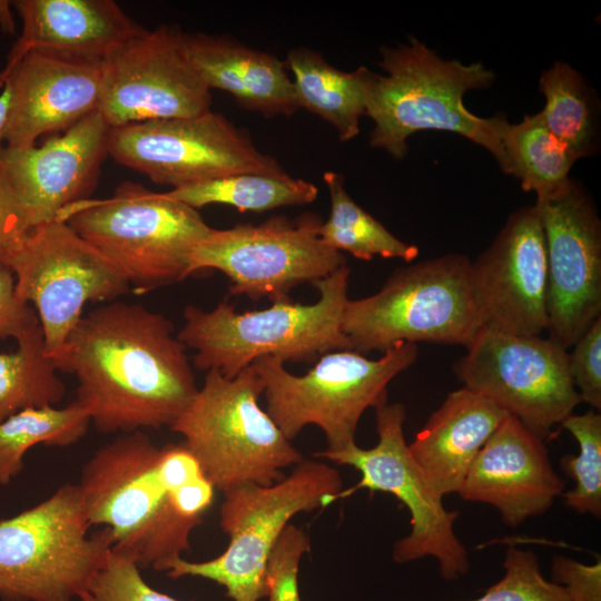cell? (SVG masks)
Returning <instances> with one entry per match:
<instances>
[{
  "label": "cell",
  "instance_id": "cell-1",
  "mask_svg": "<svg viewBox=\"0 0 601 601\" xmlns=\"http://www.w3.org/2000/svg\"><path fill=\"white\" fill-rule=\"evenodd\" d=\"M51 358L77 378L75 401L102 433L171 426L198 391L173 323L137 303L90 311Z\"/></svg>",
  "mask_w": 601,
  "mask_h": 601
},
{
  "label": "cell",
  "instance_id": "cell-4",
  "mask_svg": "<svg viewBox=\"0 0 601 601\" xmlns=\"http://www.w3.org/2000/svg\"><path fill=\"white\" fill-rule=\"evenodd\" d=\"M349 273L344 265L314 283L319 292L314 304L289 298L244 313H237L226 300L211 311L188 305L177 338L195 349L196 368L216 370L228 378L263 356L308 363L332 351L351 349L341 328Z\"/></svg>",
  "mask_w": 601,
  "mask_h": 601
},
{
  "label": "cell",
  "instance_id": "cell-13",
  "mask_svg": "<svg viewBox=\"0 0 601 601\" xmlns=\"http://www.w3.org/2000/svg\"><path fill=\"white\" fill-rule=\"evenodd\" d=\"M321 216H273L258 224L215 229L195 248L189 275L216 269L231 282L229 293L257 302L289 299L292 288L312 285L346 265V258L322 239Z\"/></svg>",
  "mask_w": 601,
  "mask_h": 601
},
{
  "label": "cell",
  "instance_id": "cell-2",
  "mask_svg": "<svg viewBox=\"0 0 601 601\" xmlns=\"http://www.w3.org/2000/svg\"><path fill=\"white\" fill-rule=\"evenodd\" d=\"M78 486L90 525L104 528L111 550L156 571L190 549L216 491L184 442L157 447L141 431L96 451Z\"/></svg>",
  "mask_w": 601,
  "mask_h": 601
},
{
  "label": "cell",
  "instance_id": "cell-8",
  "mask_svg": "<svg viewBox=\"0 0 601 601\" xmlns=\"http://www.w3.org/2000/svg\"><path fill=\"white\" fill-rule=\"evenodd\" d=\"M264 382L253 365L233 378L216 370L170 428L197 459L216 490L270 485L304 460L259 405Z\"/></svg>",
  "mask_w": 601,
  "mask_h": 601
},
{
  "label": "cell",
  "instance_id": "cell-26",
  "mask_svg": "<svg viewBox=\"0 0 601 601\" xmlns=\"http://www.w3.org/2000/svg\"><path fill=\"white\" fill-rule=\"evenodd\" d=\"M502 171L520 180L524 191H533L536 200L563 190L571 178L574 152L543 124L539 112L525 116L519 124L508 122L503 135Z\"/></svg>",
  "mask_w": 601,
  "mask_h": 601
},
{
  "label": "cell",
  "instance_id": "cell-22",
  "mask_svg": "<svg viewBox=\"0 0 601 601\" xmlns=\"http://www.w3.org/2000/svg\"><path fill=\"white\" fill-rule=\"evenodd\" d=\"M11 4L22 21V32L2 71L31 50L102 60L144 29L112 0H17Z\"/></svg>",
  "mask_w": 601,
  "mask_h": 601
},
{
  "label": "cell",
  "instance_id": "cell-28",
  "mask_svg": "<svg viewBox=\"0 0 601 601\" xmlns=\"http://www.w3.org/2000/svg\"><path fill=\"white\" fill-rule=\"evenodd\" d=\"M331 197V215L321 225L322 239L335 250L371 260L375 256L412 262L418 255L417 246L393 235L375 217L363 209L348 195L344 177L335 171L323 175Z\"/></svg>",
  "mask_w": 601,
  "mask_h": 601
},
{
  "label": "cell",
  "instance_id": "cell-20",
  "mask_svg": "<svg viewBox=\"0 0 601 601\" xmlns=\"http://www.w3.org/2000/svg\"><path fill=\"white\" fill-rule=\"evenodd\" d=\"M101 77V59L27 52L0 73L11 97L6 146L32 147L40 136L62 132L97 110Z\"/></svg>",
  "mask_w": 601,
  "mask_h": 601
},
{
  "label": "cell",
  "instance_id": "cell-14",
  "mask_svg": "<svg viewBox=\"0 0 601 601\" xmlns=\"http://www.w3.org/2000/svg\"><path fill=\"white\" fill-rule=\"evenodd\" d=\"M453 368L463 386L492 401L543 441L582 402L566 349L541 335L482 328Z\"/></svg>",
  "mask_w": 601,
  "mask_h": 601
},
{
  "label": "cell",
  "instance_id": "cell-9",
  "mask_svg": "<svg viewBox=\"0 0 601 601\" xmlns=\"http://www.w3.org/2000/svg\"><path fill=\"white\" fill-rule=\"evenodd\" d=\"M418 356L417 344L400 343L370 359L354 349L323 354L304 375L297 376L273 356L252 365L264 382L266 412L292 441L307 425L319 427L326 452H338L356 444L363 413L386 404L387 385Z\"/></svg>",
  "mask_w": 601,
  "mask_h": 601
},
{
  "label": "cell",
  "instance_id": "cell-19",
  "mask_svg": "<svg viewBox=\"0 0 601 601\" xmlns=\"http://www.w3.org/2000/svg\"><path fill=\"white\" fill-rule=\"evenodd\" d=\"M110 129L97 109L41 146L3 147L0 171L22 204L30 228L89 198L109 156Z\"/></svg>",
  "mask_w": 601,
  "mask_h": 601
},
{
  "label": "cell",
  "instance_id": "cell-17",
  "mask_svg": "<svg viewBox=\"0 0 601 601\" xmlns=\"http://www.w3.org/2000/svg\"><path fill=\"white\" fill-rule=\"evenodd\" d=\"M548 260V337L568 349L601 317V223L572 179L536 200Z\"/></svg>",
  "mask_w": 601,
  "mask_h": 601
},
{
  "label": "cell",
  "instance_id": "cell-35",
  "mask_svg": "<svg viewBox=\"0 0 601 601\" xmlns=\"http://www.w3.org/2000/svg\"><path fill=\"white\" fill-rule=\"evenodd\" d=\"M311 551L308 534L288 523L277 540L265 572L268 601H302L298 589V570L303 555Z\"/></svg>",
  "mask_w": 601,
  "mask_h": 601
},
{
  "label": "cell",
  "instance_id": "cell-34",
  "mask_svg": "<svg viewBox=\"0 0 601 601\" xmlns=\"http://www.w3.org/2000/svg\"><path fill=\"white\" fill-rule=\"evenodd\" d=\"M141 569L114 552L79 601H180L150 587Z\"/></svg>",
  "mask_w": 601,
  "mask_h": 601
},
{
  "label": "cell",
  "instance_id": "cell-21",
  "mask_svg": "<svg viewBox=\"0 0 601 601\" xmlns=\"http://www.w3.org/2000/svg\"><path fill=\"white\" fill-rule=\"evenodd\" d=\"M563 490L544 441L508 415L476 455L459 494L495 508L505 525L516 528L549 511Z\"/></svg>",
  "mask_w": 601,
  "mask_h": 601
},
{
  "label": "cell",
  "instance_id": "cell-12",
  "mask_svg": "<svg viewBox=\"0 0 601 601\" xmlns=\"http://www.w3.org/2000/svg\"><path fill=\"white\" fill-rule=\"evenodd\" d=\"M378 441L371 449L357 444L338 452L319 451L315 459L348 465L361 473L356 489L386 492L394 495L410 512L411 530L393 545L392 556L403 564L425 556L439 562L444 580L452 581L470 570L469 554L456 536L457 511H449L441 495L426 480L410 454L404 437L405 406L384 404L375 408Z\"/></svg>",
  "mask_w": 601,
  "mask_h": 601
},
{
  "label": "cell",
  "instance_id": "cell-15",
  "mask_svg": "<svg viewBox=\"0 0 601 601\" xmlns=\"http://www.w3.org/2000/svg\"><path fill=\"white\" fill-rule=\"evenodd\" d=\"M108 151L119 165L173 189L236 173L285 171L245 131L211 110L111 127Z\"/></svg>",
  "mask_w": 601,
  "mask_h": 601
},
{
  "label": "cell",
  "instance_id": "cell-29",
  "mask_svg": "<svg viewBox=\"0 0 601 601\" xmlns=\"http://www.w3.org/2000/svg\"><path fill=\"white\" fill-rule=\"evenodd\" d=\"M91 424L77 402L20 411L0 422V484H9L23 470L27 452L36 445L69 446L82 439Z\"/></svg>",
  "mask_w": 601,
  "mask_h": 601
},
{
  "label": "cell",
  "instance_id": "cell-41",
  "mask_svg": "<svg viewBox=\"0 0 601 601\" xmlns=\"http://www.w3.org/2000/svg\"><path fill=\"white\" fill-rule=\"evenodd\" d=\"M9 1H0V26L3 32H14L13 21L10 14Z\"/></svg>",
  "mask_w": 601,
  "mask_h": 601
},
{
  "label": "cell",
  "instance_id": "cell-3",
  "mask_svg": "<svg viewBox=\"0 0 601 601\" xmlns=\"http://www.w3.org/2000/svg\"><path fill=\"white\" fill-rule=\"evenodd\" d=\"M380 53L378 65L386 75L374 72L365 111L374 122L370 136L373 148L403 159L413 134L451 131L485 148L503 168L508 120L501 115L479 117L463 101L469 90L491 86L492 70L481 62L444 60L415 38L384 47Z\"/></svg>",
  "mask_w": 601,
  "mask_h": 601
},
{
  "label": "cell",
  "instance_id": "cell-6",
  "mask_svg": "<svg viewBox=\"0 0 601 601\" xmlns=\"http://www.w3.org/2000/svg\"><path fill=\"white\" fill-rule=\"evenodd\" d=\"M343 492L339 472L318 459H304L270 485L231 487L223 492L219 510V526L229 539L224 552L206 561L178 558L165 572L170 579L214 581L231 601H259L266 597L269 555L292 518L326 508L343 497Z\"/></svg>",
  "mask_w": 601,
  "mask_h": 601
},
{
  "label": "cell",
  "instance_id": "cell-25",
  "mask_svg": "<svg viewBox=\"0 0 601 601\" xmlns=\"http://www.w3.org/2000/svg\"><path fill=\"white\" fill-rule=\"evenodd\" d=\"M284 62L293 75L298 107L329 122L341 141L355 138L374 72L366 67L342 71L305 47L290 49Z\"/></svg>",
  "mask_w": 601,
  "mask_h": 601
},
{
  "label": "cell",
  "instance_id": "cell-39",
  "mask_svg": "<svg viewBox=\"0 0 601 601\" xmlns=\"http://www.w3.org/2000/svg\"><path fill=\"white\" fill-rule=\"evenodd\" d=\"M28 229H30L28 215L0 171V259Z\"/></svg>",
  "mask_w": 601,
  "mask_h": 601
},
{
  "label": "cell",
  "instance_id": "cell-16",
  "mask_svg": "<svg viewBox=\"0 0 601 601\" xmlns=\"http://www.w3.org/2000/svg\"><path fill=\"white\" fill-rule=\"evenodd\" d=\"M184 33L142 29L102 59L98 110L110 127L194 117L211 110V93L191 63Z\"/></svg>",
  "mask_w": 601,
  "mask_h": 601
},
{
  "label": "cell",
  "instance_id": "cell-27",
  "mask_svg": "<svg viewBox=\"0 0 601 601\" xmlns=\"http://www.w3.org/2000/svg\"><path fill=\"white\" fill-rule=\"evenodd\" d=\"M166 194L195 209L207 205L221 204L238 211L262 213L285 206L313 203L317 187L304 179L294 178L286 171L236 173L166 191Z\"/></svg>",
  "mask_w": 601,
  "mask_h": 601
},
{
  "label": "cell",
  "instance_id": "cell-36",
  "mask_svg": "<svg viewBox=\"0 0 601 601\" xmlns=\"http://www.w3.org/2000/svg\"><path fill=\"white\" fill-rule=\"evenodd\" d=\"M569 371L581 401L601 408V317L573 344L568 353Z\"/></svg>",
  "mask_w": 601,
  "mask_h": 601
},
{
  "label": "cell",
  "instance_id": "cell-11",
  "mask_svg": "<svg viewBox=\"0 0 601 601\" xmlns=\"http://www.w3.org/2000/svg\"><path fill=\"white\" fill-rule=\"evenodd\" d=\"M16 280V295L32 304L52 357L90 302H114L128 293L122 272L66 221L28 229L2 255Z\"/></svg>",
  "mask_w": 601,
  "mask_h": 601
},
{
  "label": "cell",
  "instance_id": "cell-23",
  "mask_svg": "<svg viewBox=\"0 0 601 601\" xmlns=\"http://www.w3.org/2000/svg\"><path fill=\"white\" fill-rule=\"evenodd\" d=\"M508 415L463 386L432 413L407 444L410 454L441 495L459 493L476 455Z\"/></svg>",
  "mask_w": 601,
  "mask_h": 601
},
{
  "label": "cell",
  "instance_id": "cell-5",
  "mask_svg": "<svg viewBox=\"0 0 601 601\" xmlns=\"http://www.w3.org/2000/svg\"><path fill=\"white\" fill-rule=\"evenodd\" d=\"M57 219L111 260L138 294L190 276L191 255L213 230L197 209L134 181L108 198L75 203Z\"/></svg>",
  "mask_w": 601,
  "mask_h": 601
},
{
  "label": "cell",
  "instance_id": "cell-18",
  "mask_svg": "<svg viewBox=\"0 0 601 601\" xmlns=\"http://www.w3.org/2000/svg\"><path fill=\"white\" fill-rule=\"evenodd\" d=\"M483 328L538 336L548 328V260L535 205L513 211L493 243L471 262Z\"/></svg>",
  "mask_w": 601,
  "mask_h": 601
},
{
  "label": "cell",
  "instance_id": "cell-7",
  "mask_svg": "<svg viewBox=\"0 0 601 601\" xmlns=\"http://www.w3.org/2000/svg\"><path fill=\"white\" fill-rule=\"evenodd\" d=\"M341 328L358 353L418 342L466 347L483 328L471 260L451 253L397 268L375 294L347 299Z\"/></svg>",
  "mask_w": 601,
  "mask_h": 601
},
{
  "label": "cell",
  "instance_id": "cell-24",
  "mask_svg": "<svg viewBox=\"0 0 601 601\" xmlns=\"http://www.w3.org/2000/svg\"><path fill=\"white\" fill-rule=\"evenodd\" d=\"M187 55L211 89L264 117L292 116L299 107L284 60L229 36L184 33Z\"/></svg>",
  "mask_w": 601,
  "mask_h": 601
},
{
  "label": "cell",
  "instance_id": "cell-40",
  "mask_svg": "<svg viewBox=\"0 0 601 601\" xmlns=\"http://www.w3.org/2000/svg\"><path fill=\"white\" fill-rule=\"evenodd\" d=\"M10 90L7 86H3V90L0 93V151L6 146V131L10 112Z\"/></svg>",
  "mask_w": 601,
  "mask_h": 601
},
{
  "label": "cell",
  "instance_id": "cell-31",
  "mask_svg": "<svg viewBox=\"0 0 601 601\" xmlns=\"http://www.w3.org/2000/svg\"><path fill=\"white\" fill-rule=\"evenodd\" d=\"M545 106L539 112L546 128L579 158L597 147V121L588 86L569 63L555 61L539 81Z\"/></svg>",
  "mask_w": 601,
  "mask_h": 601
},
{
  "label": "cell",
  "instance_id": "cell-38",
  "mask_svg": "<svg viewBox=\"0 0 601 601\" xmlns=\"http://www.w3.org/2000/svg\"><path fill=\"white\" fill-rule=\"evenodd\" d=\"M38 325L35 309L18 298L14 276L0 259V338H14L17 342Z\"/></svg>",
  "mask_w": 601,
  "mask_h": 601
},
{
  "label": "cell",
  "instance_id": "cell-33",
  "mask_svg": "<svg viewBox=\"0 0 601 601\" xmlns=\"http://www.w3.org/2000/svg\"><path fill=\"white\" fill-rule=\"evenodd\" d=\"M504 574L485 592L469 601H570L564 589L548 580L531 550L510 545L503 561Z\"/></svg>",
  "mask_w": 601,
  "mask_h": 601
},
{
  "label": "cell",
  "instance_id": "cell-30",
  "mask_svg": "<svg viewBox=\"0 0 601 601\" xmlns=\"http://www.w3.org/2000/svg\"><path fill=\"white\" fill-rule=\"evenodd\" d=\"M65 393L40 325L20 337L14 351H0V422L27 408L56 405Z\"/></svg>",
  "mask_w": 601,
  "mask_h": 601
},
{
  "label": "cell",
  "instance_id": "cell-32",
  "mask_svg": "<svg viewBox=\"0 0 601 601\" xmlns=\"http://www.w3.org/2000/svg\"><path fill=\"white\" fill-rule=\"evenodd\" d=\"M577 441L579 452L560 461L574 487L563 492L565 505L580 514L601 516V415L594 410L569 415L562 423Z\"/></svg>",
  "mask_w": 601,
  "mask_h": 601
},
{
  "label": "cell",
  "instance_id": "cell-37",
  "mask_svg": "<svg viewBox=\"0 0 601 601\" xmlns=\"http://www.w3.org/2000/svg\"><path fill=\"white\" fill-rule=\"evenodd\" d=\"M551 581L561 585L570 601H601V561L585 564L558 554L551 562Z\"/></svg>",
  "mask_w": 601,
  "mask_h": 601
},
{
  "label": "cell",
  "instance_id": "cell-10",
  "mask_svg": "<svg viewBox=\"0 0 601 601\" xmlns=\"http://www.w3.org/2000/svg\"><path fill=\"white\" fill-rule=\"evenodd\" d=\"M90 528L78 484L0 520V599L80 600L111 552L107 533Z\"/></svg>",
  "mask_w": 601,
  "mask_h": 601
}]
</instances>
